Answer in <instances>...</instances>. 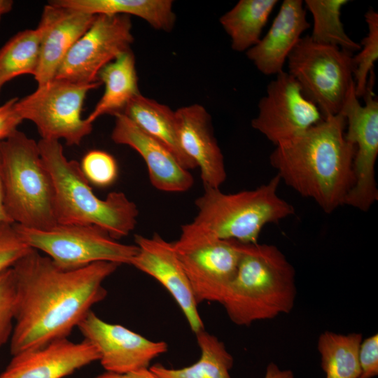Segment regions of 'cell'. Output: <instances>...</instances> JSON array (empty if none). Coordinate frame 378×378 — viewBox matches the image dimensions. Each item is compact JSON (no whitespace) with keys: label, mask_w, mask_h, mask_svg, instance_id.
<instances>
[{"label":"cell","mask_w":378,"mask_h":378,"mask_svg":"<svg viewBox=\"0 0 378 378\" xmlns=\"http://www.w3.org/2000/svg\"><path fill=\"white\" fill-rule=\"evenodd\" d=\"M120 265L101 261L63 270L30 248L12 266L15 298L11 355L68 338L91 307L106 297L103 282Z\"/></svg>","instance_id":"6da1fadb"},{"label":"cell","mask_w":378,"mask_h":378,"mask_svg":"<svg viewBox=\"0 0 378 378\" xmlns=\"http://www.w3.org/2000/svg\"><path fill=\"white\" fill-rule=\"evenodd\" d=\"M340 113L281 141L270 155L276 175L302 197L330 214L344 205L355 183V146L345 136Z\"/></svg>","instance_id":"7a4b0ae2"},{"label":"cell","mask_w":378,"mask_h":378,"mask_svg":"<svg viewBox=\"0 0 378 378\" xmlns=\"http://www.w3.org/2000/svg\"><path fill=\"white\" fill-rule=\"evenodd\" d=\"M235 276L220 302L230 321L248 326L288 314L297 294L295 271L274 245L239 242Z\"/></svg>","instance_id":"3957f363"},{"label":"cell","mask_w":378,"mask_h":378,"mask_svg":"<svg viewBox=\"0 0 378 378\" xmlns=\"http://www.w3.org/2000/svg\"><path fill=\"white\" fill-rule=\"evenodd\" d=\"M38 145L54 183L57 223L96 225L116 240L135 228L139 210L125 193L111 192L99 198L80 164L65 157L59 141L41 139Z\"/></svg>","instance_id":"277c9868"},{"label":"cell","mask_w":378,"mask_h":378,"mask_svg":"<svg viewBox=\"0 0 378 378\" xmlns=\"http://www.w3.org/2000/svg\"><path fill=\"white\" fill-rule=\"evenodd\" d=\"M0 174L6 210L14 224L38 230L57 224L54 183L38 143L18 130L0 142Z\"/></svg>","instance_id":"5b68a950"},{"label":"cell","mask_w":378,"mask_h":378,"mask_svg":"<svg viewBox=\"0 0 378 378\" xmlns=\"http://www.w3.org/2000/svg\"><path fill=\"white\" fill-rule=\"evenodd\" d=\"M278 175L267 183L248 190L224 193L204 186L195 200L197 214L192 221L222 239L255 244L263 227L295 214L292 204L277 195Z\"/></svg>","instance_id":"8992f818"},{"label":"cell","mask_w":378,"mask_h":378,"mask_svg":"<svg viewBox=\"0 0 378 378\" xmlns=\"http://www.w3.org/2000/svg\"><path fill=\"white\" fill-rule=\"evenodd\" d=\"M352 53L301 37L288 58V73L323 118L340 113L355 85Z\"/></svg>","instance_id":"52a82bcc"},{"label":"cell","mask_w":378,"mask_h":378,"mask_svg":"<svg viewBox=\"0 0 378 378\" xmlns=\"http://www.w3.org/2000/svg\"><path fill=\"white\" fill-rule=\"evenodd\" d=\"M14 227L29 248L43 251L55 265L75 270L96 262L130 265L138 252L136 244H125L93 225L60 224L45 230Z\"/></svg>","instance_id":"ba28073f"},{"label":"cell","mask_w":378,"mask_h":378,"mask_svg":"<svg viewBox=\"0 0 378 378\" xmlns=\"http://www.w3.org/2000/svg\"><path fill=\"white\" fill-rule=\"evenodd\" d=\"M197 304L220 303L234 279L240 257L239 242L222 239L191 222L172 242Z\"/></svg>","instance_id":"9c48e42d"},{"label":"cell","mask_w":378,"mask_h":378,"mask_svg":"<svg viewBox=\"0 0 378 378\" xmlns=\"http://www.w3.org/2000/svg\"><path fill=\"white\" fill-rule=\"evenodd\" d=\"M102 84L54 78L18 99L15 107L23 120L34 123L42 139H64L69 146L79 145L92 130V125L82 118L84 100L89 91Z\"/></svg>","instance_id":"30bf717a"},{"label":"cell","mask_w":378,"mask_h":378,"mask_svg":"<svg viewBox=\"0 0 378 378\" xmlns=\"http://www.w3.org/2000/svg\"><path fill=\"white\" fill-rule=\"evenodd\" d=\"M374 83L372 71L363 95L365 105L358 102L354 85L340 112L347 125L346 139L356 149L353 162L355 183L347 194L344 205L361 211H368L378 200L374 169L378 155V100L373 92Z\"/></svg>","instance_id":"8fae6325"},{"label":"cell","mask_w":378,"mask_h":378,"mask_svg":"<svg viewBox=\"0 0 378 378\" xmlns=\"http://www.w3.org/2000/svg\"><path fill=\"white\" fill-rule=\"evenodd\" d=\"M130 16L99 15L70 49L55 78L90 84L99 81L100 71L131 50L134 38Z\"/></svg>","instance_id":"7c38bea8"},{"label":"cell","mask_w":378,"mask_h":378,"mask_svg":"<svg viewBox=\"0 0 378 378\" xmlns=\"http://www.w3.org/2000/svg\"><path fill=\"white\" fill-rule=\"evenodd\" d=\"M258 109L251 127L274 146L324 119L318 107L304 95L297 80L284 71L268 84Z\"/></svg>","instance_id":"4fadbf2b"},{"label":"cell","mask_w":378,"mask_h":378,"mask_svg":"<svg viewBox=\"0 0 378 378\" xmlns=\"http://www.w3.org/2000/svg\"><path fill=\"white\" fill-rule=\"evenodd\" d=\"M77 328L96 348L106 372L125 373L148 368L155 358L168 350L165 342L153 341L123 326L106 322L92 310Z\"/></svg>","instance_id":"5bb4252c"},{"label":"cell","mask_w":378,"mask_h":378,"mask_svg":"<svg viewBox=\"0 0 378 378\" xmlns=\"http://www.w3.org/2000/svg\"><path fill=\"white\" fill-rule=\"evenodd\" d=\"M138 252L131 265L157 280L169 293L184 315L191 330H204L189 279L174 250L172 243L159 234L134 237Z\"/></svg>","instance_id":"9a60e30c"},{"label":"cell","mask_w":378,"mask_h":378,"mask_svg":"<svg viewBox=\"0 0 378 378\" xmlns=\"http://www.w3.org/2000/svg\"><path fill=\"white\" fill-rule=\"evenodd\" d=\"M99 359L88 340L62 338L13 355L0 378H64Z\"/></svg>","instance_id":"2e32d148"},{"label":"cell","mask_w":378,"mask_h":378,"mask_svg":"<svg viewBox=\"0 0 378 378\" xmlns=\"http://www.w3.org/2000/svg\"><path fill=\"white\" fill-rule=\"evenodd\" d=\"M111 139L117 144L135 150L145 161L151 184L158 190L169 192L188 190L194 179L172 153L150 136L123 113L115 115Z\"/></svg>","instance_id":"e0dca14e"},{"label":"cell","mask_w":378,"mask_h":378,"mask_svg":"<svg viewBox=\"0 0 378 378\" xmlns=\"http://www.w3.org/2000/svg\"><path fill=\"white\" fill-rule=\"evenodd\" d=\"M175 115L180 145L200 168L204 186L219 188L227 174L210 115L197 104L181 107L175 111Z\"/></svg>","instance_id":"ac0fdd59"},{"label":"cell","mask_w":378,"mask_h":378,"mask_svg":"<svg viewBox=\"0 0 378 378\" xmlns=\"http://www.w3.org/2000/svg\"><path fill=\"white\" fill-rule=\"evenodd\" d=\"M96 15L67 9L48 2L39 24L43 29L34 78L38 85L55 78L64 57L89 29Z\"/></svg>","instance_id":"d6986e66"},{"label":"cell","mask_w":378,"mask_h":378,"mask_svg":"<svg viewBox=\"0 0 378 378\" xmlns=\"http://www.w3.org/2000/svg\"><path fill=\"white\" fill-rule=\"evenodd\" d=\"M310 27L302 1L284 0L267 34L246 56L262 74L276 76L284 71L290 52Z\"/></svg>","instance_id":"ffe728a7"},{"label":"cell","mask_w":378,"mask_h":378,"mask_svg":"<svg viewBox=\"0 0 378 378\" xmlns=\"http://www.w3.org/2000/svg\"><path fill=\"white\" fill-rule=\"evenodd\" d=\"M122 113L166 146L185 169L197 167L180 145L175 111L169 106L139 94L130 101Z\"/></svg>","instance_id":"44dd1931"},{"label":"cell","mask_w":378,"mask_h":378,"mask_svg":"<svg viewBox=\"0 0 378 378\" xmlns=\"http://www.w3.org/2000/svg\"><path fill=\"white\" fill-rule=\"evenodd\" d=\"M49 3L92 15H135L165 31H171L176 21L171 0H54Z\"/></svg>","instance_id":"7402d4cb"},{"label":"cell","mask_w":378,"mask_h":378,"mask_svg":"<svg viewBox=\"0 0 378 378\" xmlns=\"http://www.w3.org/2000/svg\"><path fill=\"white\" fill-rule=\"evenodd\" d=\"M99 80L104 84V92L86 120L93 123L102 115L122 113L127 104L140 94L131 50L121 54L105 66L99 74Z\"/></svg>","instance_id":"603a6c76"},{"label":"cell","mask_w":378,"mask_h":378,"mask_svg":"<svg viewBox=\"0 0 378 378\" xmlns=\"http://www.w3.org/2000/svg\"><path fill=\"white\" fill-rule=\"evenodd\" d=\"M200 350L197 361L182 368L156 363L149 368L158 378H232L234 358L224 343L204 330L195 334Z\"/></svg>","instance_id":"cb8c5ba5"},{"label":"cell","mask_w":378,"mask_h":378,"mask_svg":"<svg viewBox=\"0 0 378 378\" xmlns=\"http://www.w3.org/2000/svg\"><path fill=\"white\" fill-rule=\"evenodd\" d=\"M276 0H240L219 21L231 38L232 48L247 51L260 40Z\"/></svg>","instance_id":"d4e9b609"},{"label":"cell","mask_w":378,"mask_h":378,"mask_svg":"<svg viewBox=\"0 0 378 378\" xmlns=\"http://www.w3.org/2000/svg\"><path fill=\"white\" fill-rule=\"evenodd\" d=\"M362 340V334L357 332L344 335L326 330L319 335L317 349L326 378H359Z\"/></svg>","instance_id":"484cf974"},{"label":"cell","mask_w":378,"mask_h":378,"mask_svg":"<svg viewBox=\"0 0 378 378\" xmlns=\"http://www.w3.org/2000/svg\"><path fill=\"white\" fill-rule=\"evenodd\" d=\"M43 29L18 32L0 48V91L12 79L24 75L34 76L37 69Z\"/></svg>","instance_id":"4316f807"},{"label":"cell","mask_w":378,"mask_h":378,"mask_svg":"<svg viewBox=\"0 0 378 378\" xmlns=\"http://www.w3.org/2000/svg\"><path fill=\"white\" fill-rule=\"evenodd\" d=\"M346 0H306L311 13L313 30L309 36L316 43L338 47L350 52L360 50V44L346 33L341 20V10Z\"/></svg>","instance_id":"83f0119b"},{"label":"cell","mask_w":378,"mask_h":378,"mask_svg":"<svg viewBox=\"0 0 378 378\" xmlns=\"http://www.w3.org/2000/svg\"><path fill=\"white\" fill-rule=\"evenodd\" d=\"M368 31L360 42L359 52L353 56L355 92L358 97L365 93L369 75L378 59V13L372 8L365 14Z\"/></svg>","instance_id":"f1b7e54d"},{"label":"cell","mask_w":378,"mask_h":378,"mask_svg":"<svg viewBox=\"0 0 378 378\" xmlns=\"http://www.w3.org/2000/svg\"><path fill=\"white\" fill-rule=\"evenodd\" d=\"M80 166L88 182L98 187H108L118 177L116 160L111 154L103 150H92L88 152L83 156Z\"/></svg>","instance_id":"f546056e"},{"label":"cell","mask_w":378,"mask_h":378,"mask_svg":"<svg viewBox=\"0 0 378 378\" xmlns=\"http://www.w3.org/2000/svg\"><path fill=\"white\" fill-rule=\"evenodd\" d=\"M15 286L12 267L0 273V347L10 339L14 326Z\"/></svg>","instance_id":"4dcf8cb0"},{"label":"cell","mask_w":378,"mask_h":378,"mask_svg":"<svg viewBox=\"0 0 378 378\" xmlns=\"http://www.w3.org/2000/svg\"><path fill=\"white\" fill-rule=\"evenodd\" d=\"M30 248L20 237L14 224L0 225V273L11 267Z\"/></svg>","instance_id":"1f68e13d"},{"label":"cell","mask_w":378,"mask_h":378,"mask_svg":"<svg viewBox=\"0 0 378 378\" xmlns=\"http://www.w3.org/2000/svg\"><path fill=\"white\" fill-rule=\"evenodd\" d=\"M361 373L359 378H372L378 374V335L362 340L358 351Z\"/></svg>","instance_id":"d6a6232c"},{"label":"cell","mask_w":378,"mask_h":378,"mask_svg":"<svg viewBox=\"0 0 378 378\" xmlns=\"http://www.w3.org/2000/svg\"><path fill=\"white\" fill-rule=\"evenodd\" d=\"M18 99L12 98L0 106V142L18 130V126L23 120L15 107Z\"/></svg>","instance_id":"836d02e7"},{"label":"cell","mask_w":378,"mask_h":378,"mask_svg":"<svg viewBox=\"0 0 378 378\" xmlns=\"http://www.w3.org/2000/svg\"><path fill=\"white\" fill-rule=\"evenodd\" d=\"M93 378H158L148 368L140 369L134 371L127 372L125 373H117L111 372H105L102 374L97 375Z\"/></svg>","instance_id":"e575fe53"},{"label":"cell","mask_w":378,"mask_h":378,"mask_svg":"<svg viewBox=\"0 0 378 378\" xmlns=\"http://www.w3.org/2000/svg\"><path fill=\"white\" fill-rule=\"evenodd\" d=\"M264 378H295L290 370H283L274 363L267 365Z\"/></svg>","instance_id":"d590c367"},{"label":"cell","mask_w":378,"mask_h":378,"mask_svg":"<svg viewBox=\"0 0 378 378\" xmlns=\"http://www.w3.org/2000/svg\"><path fill=\"white\" fill-rule=\"evenodd\" d=\"M3 223H13L9 218L4 204V192L0 174V225Z\"/></svg>","instance_id":"8d00e7d4"},{"label":"cell","mask_w":378,"mask_h":378,"mask_svg":"<svg viewBox=\"0 0 378 378\" xmlns=\"http://www.w3.org/2000/svg\"><path fill=\"white\" fill-rule=\"evenodd\" d=\"M13 6V1L11 0H0V21L4 15L12 10Z\"/></svg>","instance_id":"74e56055"}]
</instances>
